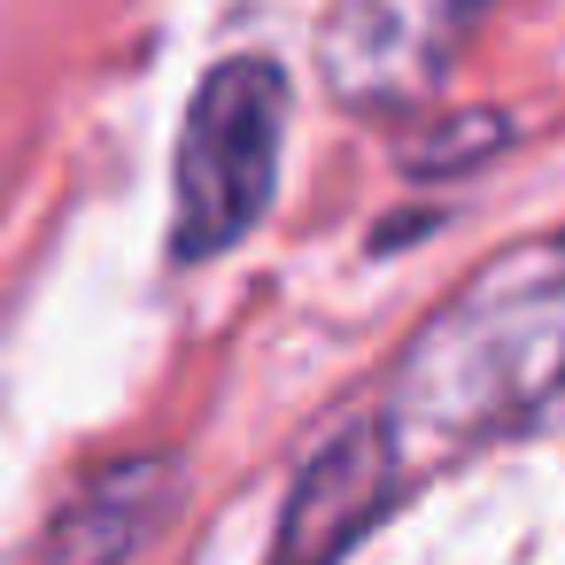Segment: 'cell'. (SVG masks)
<instances>
[{
  "mask_svg": "<svg viewBox=\"0 0 565 565\" xmlns=\"http://www.w3.org/2000/svg\"><path fill=\"white\" fill-rule=\"evenodd\" d=\"M495 140H503V125H495V117H472V125L441 132V140L418 156V171H465V163H472V156H488Z\"/></svg>",
  "mask_w": 565,
  "mask_h": 565,
  "instance_id": "6",
  "label": "cell"
},
{
  "mask_svg": "<svg viewBox=\"0 0 565 565\" xmlns=\"http://www.w3.org/2000/svg\"><path fill=\"white\" fill-rule=\"evenodd\" d=\"M403 465L387 449V426L380 411L372 418H349L333 441L310 449V465L295 472V495H287V519H279V542H271V565H333L364 526L372 511L395 495Z\"/></svg>",
  "mask_w": 565,
  "mask_h": 565,
  "instance_id": "4",
  "label": "cell"
},
{
  "mask_svg": "<svg viewBox=\"0 0 565 565\" xmlns=\"http://www.w3.org/2000/svg\"><path fill=\"white\" fill-rule=\"evenodd\" d=\"M279 148H287V71L264 55L217 63L194 86L179 132V202H171L179 264H210L264 225L279 194Z\"/></svg>",
  "mask_w": 565,
  "mask_h": 565,
  "instance_id": "2",
  "label": "cell"
},
{
  "mask_svg": "<svg viewBox=\"0 0 565 565\" xmlns=\"http://www.w3.org/2000/svg\"><path fill=\"white\" fill-rule=\"evenodd\" d=\"M565 395V241L488 264L403 349L380 426L403 472L449 465Z\"/></svg>",
  "mask_w": 565,
  "mask_h": 565,
  "instance_id": "1",
  "label": "cell"
},
{
  "mask_svg": "<svg viewBox=\"0 0 565 565\" xmlns=\"http://www.w3.org/2000/svg\"><path fill=\"white\" fill-rule=\"evenodd\" d=\"M179 488H186L179 457H156V449H148V457H125V465H109V472H94V480L63 503V519H55L40 565H125V557H140V550L156 542V526L171 519Z\"/></svg>",
  "mask_w": 565,
  "mask_h": 565,
  "instance_id": "5",
  "label": "cell"
},
{
  "mask_svg": "<svg viewBox=\"0 0 565 565\" xmlns=\"http://www.w3.org/2000/svg\"><path fill=\"white\" fill-rule=\"evenodd\" d=\"M488 9L495 0H333L318 32L326 94L364 117H403L434 102Z\"/></svg>",
  "mask_w": 565,
  "mask_h": 565,
  "instance_id": "3",
  "label": "cell"
}]
</instances>
